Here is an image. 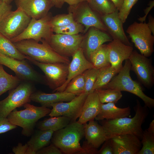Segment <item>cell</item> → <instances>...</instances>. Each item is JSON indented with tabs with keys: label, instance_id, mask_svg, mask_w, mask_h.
Masks as SVG:
<instances>
[{
	"label": "cell",
	"instance_id": "obj_1",
	"mask_svg": "<svg viewBox=\"0 0 154 154\" xmlns=\"http://www.w3.org/2000/svg\"><path fill=\"white\" fill-rule=\"evenodd\" d=\"M134 109L135 114L133 117L100 121L108 139L118 135L130 134L141 140L143 131L142 126L149 115V110L147 107L142 106L137 99Z\"/></svg>",
	"mask_w": 154,
	"mask_h": 154
},
{
	"label": "cell",
	"instance_id": "obj_2",
	"mask_svg": "<svg viewBox=\"0 0 154 154\" xmlns=\"http://www.w3.org/2000/svg\"><path fill=\"white\" fill-rule=\"evenodd\" d=\"M84 136V124L76 121L70 122L64 127L54 131L51 141L65 154H86L80 143Z\"/></svg>",
	"mask_w": 154,
	"mask_h": 154
},
{
	"label": "cell",
	"instance_id": "obj_3",
	"mask_svg": "<svg viewBox=\"0 0 154 154\" xmlns=\"http://www.w3.org/2000/svg\"><path fill=\"white\" fill-rule=\"evenodd\" d=\"M39 43L31 39L13 43L23 54L39 62L44 63H63L69 64L68 57L61 56L56 52L44 40Z\"/></svg>",
	"mask_w": 154,
	"mask_h": 154
},
{
	"label": "cell",
	"instance_id": "obj_4",
	"mask_svg": "<svg viewBox=\"0 0 154 154\" xmlns=\"http://www.w3.org/2000/svg\"><path fill=\"white\" fill-rule=\"evenodd\" d=\"M131 64L128 59L125 60L121 70L106 86L100 89H115L121 92L126 91L141 99L145 106L150 109L154 107V99L143 92V88L138 82L132 79L130 75Z\"/></svg>",
	"mask_w": 154,
	"mask_h": 154
},
{
	"label": "cell",
	"instance_id": "obj_5",
	"mask_svg": "<svg viewBox=\"0 0 154 154\" xmlns=\"http://www.w3.org/2000/svg\"><path fill=\"white\" fill-rule=\"evenodd\" d=\"M23 106L24 109L18 111L15 109L7 117L12 124L23 128V135L29 136L33 133L38 121L48 114L51 110L47 107L36 106L29 103Z\"/></svg>",
	"mask_w": 154,
	"mask_h": 154
},
{
	"label": "cell",
	"instance_id": "obj_6",
	"mask_svg": "<svg viewBox=\"0 0 154 154\" xmlns=\"http://www.w3.org/2000/svg\"><path fill=\"white\" fill-rule=\"evenodd\" d=\"M33 84L30 82L22 81L16 88L10 90L8 96L0 101V117H7L17 108L30 102V96L35 92Z\"/></svg>",
	"mask_w": 154,
	"mask_h": 154
},
{
	"label": "cell",
	"instance_id": "obj_7",
	"mask_svg": "<svg viewBox=\"0 0 154 154\" xmlns=\"http://www.w3.org/2000/svg\"><path fill=\"white\" fill-rule=\"evenodd\" d=\"M126 32L141 54L147 57L151 56L154 51V36L145 22H134Z\"/></svg>",
	"mask_w": 154,
	"mask_h": 154
},
{
	"label": "cell",
	"instance_id": "obj_8",
	"mask_svg": "<svg viewBox=\"0 0 154 154\" xmlns=\"http://www.w3.org/2000/svg\"><path fill=\"white\" fill-rule=\"evenodd\" d=\"M52 17L51 15L48 13L45 16L39 19H31L23 32L10 40L13 43L29 39L38 42L42 39L48 42L53 34L51 24Z\"/></svg>",
	"mask_w": 154,
	"mask_h": 154
},
{
	"label": "cell",
	"instance_id": "obj_9",
	"mask_svg": "<svg viewBox=\"0 0 154 154\" xmlns=\"http://www.w3.org/2000/svg\"><path fill=\"white\" fill-rule=\"evenodd\" d=\"M31 18L19 8L7 13L0 21V33L10 40L25 29Z\"/></svg>",
	"mask_w": 154,
	"mask_h": 154
},
{
	"label": "cell",
	"instance_id": "obj_10",
	"mask_svg": "<svg viewBox=\"0 0 154 154\" xmlns=\"http://www.w3.org/2000/svg\"><path fill=\"white\" fill-rule=\"evenodd\" d=\"M26 59L38 67L43 72L46 85L50 88L54 90L62 86L66 81L68 74L69 64L42 63L27 56Z\"/></svg>",
	"mask_w": 154,
	"mask_h": 154
},
{
	"label": "cell",
	"instance_id": "obj_11",
	"mask_svg": "<svg viewBox=\"0 0 154 154\" xmlns=\"http://www.w3.org/2000/svg\"><path fill=\"white\" fill-rule=\"evenodd\" d=\"M0 64L13 71L22 81L46 85L44 76L36 71L25 60L17 59L0 53Z\"/></svg>",
	"mask_w": 154,
	"mask_h": 154
},
{
	"label": "cell",
	"instance_id": "obj_12",
	"mask_svg": "<svg viewBox=\"0 0 154 154\" xmlns=\"http://www.w3.org/2000/svg\"><path fill=\"white\" fill-rule=\"evenodd\" d=\"M133 71L139 82L148 89L154 84V68L152 60L136 50H133L128 59Z\"/></svg>",
	"mask_w": 154,
	"mask_h": 154
},
{
	"label": "cell",
	"instance_id": "obj_13",
	"mask_svg": "<svg viewBox=\"0 0 154 154\" xmlns=\"http://www.w3.org/2000/svg\"><path fill=\"white\" fill-rule=\"evenodd\" d=\"M69 9L73 14L74 21L84 26V33H86L91 27L106 31L100 16L91 9L87 1L70 6Z\"/></svg>",
	"mask_w": 154,
	"mask_h": 154
},
{
	"label": "cell",
	"instance_id": "obj_14",
	"mask_svg": "<svg viewBox=\"0 0 154 154\" xmlns=\"http://www.w3.org/2000/svg\"><path fill=\"white\" fill-rule=\"evenodd\" d=\"M84 37L81 34H53L47 42L57 53L63 56H72L81 47Z\"/></svg>",
	"mask_w": 154,
	"mask_h": 154
},
{
	"label": "cell",
	"instance_id": "obj_15",
	"mask_svg": "<svg viewBox=\"0 0 154 154\" xmlns=\"http://www.w3.org/2000/svg\"><path fill=\"white\" fill-rule=\"evenodd\" d=\"M88 94L83 93L67 102H58L51 105L52 109L48 114L50 117L64 116L71 122L76 121L81 114L84 102Z\"/></svg>",
	"mask_w": 154,
	"mask_h": 154
},
{
	"label": "cell",
	"instance_id": "obj_16",
	"mask_svg": "<svg viewBox=\"0 0 154 154\" xmlns=\"http://www.w3.org/2000/svg\"><path fill=\"white\" fill-rule=\"evenodd\" d=\"M110 139L114 154H137L142 147L141 140L131 134L119 135Z\"/></svg>",
	"mask_w": 154,
	"mask_h": 154
},
{
	"label": "cell",
	"instance_id": "obj_17",
	"mask_svg": "<svg viewBox=\"0 0 154 154\" xmlns=\"http://www.w3.org/2000/svg\"><path fill=\"white\" fill-rule=\"evenodd\" d=\"M107 46L110 63L118 73L123 67V62L129 59L133 48L116 39H113Z\"/></svg>",
	"mask_w": 154,
	"mask_h": 154
},
{
	"label": "cell",
	"instance_id": "obj_18",
	"mask_svg": "<svg viewBox=\"0 0 154 154\" xmlns=\"http://www.w3.org/2000/svg\"><path fill=\"white\" fill-rule=\"evenodd\" d=\"M18 8L31 19H41L47 15L54 5L52 0H15Z\"/></svg>",
	"mask_w": 154,
	"mask_h": 154
},
{
	"label": "cell",
	"instance_id": "obj_19",
	"mask_svg": "<svg viewBox=\"0 0 154 154\" xmlns=\"http://www.w3.org/2000/svg\"><path fill=\"white\" fill-rule=\"evenodd\" d=\"M72 56V60L68 64V74L66 81L62 86L53 90V92L63 91L73 78L82 74L86 70L94 68L84 55L83 50L81 47L79 48Z\"/></svg>",
	"mask_w": 154,
	"mask_h": 154
},
{
	"label": "cell",
	"instance_id": "obj_20",
	"mask_svg": "<svg viewBox=\"0 0 154 154\" xmlns=\"http://www.w3.org/2000/svg\"><path fill=\"white\" fill-rule=\"evenodd\" d=\"M118 10L100 16L101 19L109 34L113 39L121 42L126 45L132 46L124 32L123 23L119 18Z\"/></svg>",
	"mask_w": 154,
	"mask_h": 154
},
{
	"label": "cell",
	"instance_id": "obj_21",
	"mask_svg": "<svg viewBox=\"0 0 154 154\" xmlns=\"http://www.w3.org/2000/svg\"><path fill=\"white\" fill-rule=\"evenodd\" d=\"M81 46L88 60L90 54L103 44L111 42L113 39L106 31L94 27L90 28L87 32Z\"/></svg>",
	"mask_w": 154,
	"mask_h": 154
},
{
	"label": "cell",
	"instance_id": "obj_22",
	"mask_svg": "<svg viewBox=\"0 0 154 154\" xmlns=\"http://www.w3.org/2000/svg\"><path fill=\"white\" fill-rule=\"evenodd\" d=\"M76 96L74 94L64 91L48 94L37 91L31 94L30 99L31 101L39 103L42 106L48 108L51 107V105L55 103L70 101Z\"/></svg>",
	"mask_w": 154,
	"mask_h": 154
},
{
	"label": "cell",
	"instance_id": "obj_23",
	"mask_svg": "<svg viewBox=\"0 0 154 154\" xmlns=\"http://www.w3.org/2000/svg\"><path fill=\"white\" fill-rule=\"evenodd\" d=\"M84 124V142L98 149L107 139V137L103 127L94 120Z\"/></svg>",
	"mask_w": 154,
	"mask_h": 154
},
{
	"label": "cell",
	"instance_id": "obj_24",
	"mask_svg": "<svg viewBox=\"0 0 154 154\" xmlns=\"http://www.w3.org/2000/svg\"><path fill=\"white\" fill-rule=\"evenodd\" d=\"M101 103L95 91L89 94L84 102L81 114L77 121L83 124L94 120L100 112Z\"/></svg>",
	"mask_w": 154,
	"mask_h": 154
},
{
	"label": "cell",
	"instance_id": "obj_25",
	"mask_svg": "<svg viewBox=\"0 0 154 154\" xmlns=\"http://www.w3.org/2000/svg\"><path fill=\"white\" fill-rule=\"evenodd\" d=\"M131 111L130 107L121 108L116 106L113 103H101L100 112L95 119L100 121L104 119L113 120L128 117L130 115Z\"/></svg>",
	"mask_w": 154,
	"mask_h": 154
},
{
	"label": "cell",
	"instance_id": "obj_26",
	"mask_svg": "<svg viewBox=\"0 0 154 154\" xmlns=\"http://www.w3.org/2000/svg\"><path fill=\"white\" fill-rule=\"evenodd\" d=\"M54 132L50 130H39L32 135L27 143L31 149L36 153L48 145Z\"/></svg>",
	"mask_w": 154,
	"mask_h": 154
},
{
	"label": "cell",
	"instance_id": "obj_27",
	"mask_svg": "<svg viewBox=\"0 0 154 154\" xmlns=\"http://www.w3.org/2000/svg\"><path fill=\"white\" fill-rule=\"evenodd\" d=\"M70 122V119L67 117H52L39 122L37 127L39 130L55 131L64 127Z\"/></svg>",
	"mask_w": 154,
	"mask_h": 154
},
{
	"label": "cell",
	"instance_id": "obj_28",
	"mask_svg": "<svg viewBox=\"0 0 154 154\" xmlns=\"http://www.w3.org/2000/svg\"><path fill=\"white\" fill-rule=\"evenodd\" d=\"M88 60L94 67L100 69L111 65L109 60L107 44H103L90 55Z\"/></svg>",
	"mask_w": 154,
	"mask_h": 154
},
{
	"label": "cell",
	"instance_id": "obj_29",
	"mask_svg": "<svg viewBox=\"0 0 154 154\" xmlns=\"http://www.w3.org/2000/svg\"><path fill=\"white\" fill-rule=\"evenodd\" d=\"M0 53L19 60H25L26 56L21 53L10 39L0 33Z\"/></svg>",
	"mask_w": 154,
	"mask_h": 154
},
{
	"label": "cell",
	"instance_id": "obj_30",
	"mask_svg": "<svg viewBox=\"0 0 154 154\" xmlns=\"http://www.w3.org/2000/svg\"><path fill=\"white\" fill-rule=\"evenodd\" d=\"M0 64V96L16 88L22 81L17 76L7 73Z\"/></svg>",
	"mask_w": 154,
	"mask_h": 154
},
{
	"label": "cell",
	"instance_id": "obj_31",
	"mask_svg": "<svg viewBox=\"0 0 154 154\" xmlns=\"http://www.w3.org/2000/svg\"><path fill=\"white\" fill-rule=\"evenodd\" d=\"M118 73L111 65L100 69L92 88V92L96 89L101 88L106 86Z\"/></svg>",
	"mask_w": 154,
	"mask_h": 154
},
{
	"label": "cell",
	"instance_id": "obj_32",
	"mask_svg": "<svg viewBox=\"0 0 154 154\" xmlns=\"http://www.w3.org/2000/svg\"><path fill=\"white\" fill-rule=\"evenodd\" d=\"M87 2L91 9L100 16L117 9L111 0H87Z\"/></svg>",
	"mask_w": 154,
	"mask_h": 154
},
{
	"label": "cell",
	"instance_id": "obj_33",
	"mask_svg": "<svg viewBox=\"0 0 154 154\" xmlns=\"http://www.w3.org/2000/svg\"><path fill=\"white\" fill-rule=\"evenodd\" d=\"M97 94L101 103H113L116 104L121 98V92L115 89H97L94 90Z\"/></svg>",
	"mask_w": 154,
	"mask_h": 154
},
{
	"label": "cell",
	"instance_id": "obj_34",
	"mask_svg": "<svg viewBox=\"0 0 154 154\" xmlns=\"http://www.w3.org/2000/svg\"><path fill=\"white\" fill-rule=\"evenodd\" d=\"M84 80L82 73L73 78L63 91L74 94L76 96L84 93Z\"/></svg>",
	"mask_w": 154,
	"mask_h": 154
},
{
	"label": "cell",
	"instance_id": "obj_35",
	"mask_svg": "<svg viewBox=\"0 0 154 154\" xmlns=\"http://www.w3.org/2000/svg\"><path fill=\"white\" fill-rule=\"evenodd\" d=\"M141 141L142 147L137 154H154V133L147 129L143 131Z\"/></svg>",
	"mask_w": 154,
	"mask_h": 154
},
{
	"label": "cell",
	"instance_id": "obj_36",
	"mask_svg": "<svg viewBox=\"0 0 154 154\" xmlns=\"http://www.w3.org/2000/svg\"><path fill=\"white\" fill-rule=\"evenodd\" d=\"M99 70L100 69L93 68L86 70L82 73L85 82L84 93L88 94L93 92L92 88Z\"/></svg>",
	"mask_w": 154,
	"mask_h": 154
},
{
	"label": "cell",
	"instance_id": "obj_37",
	"mask_svg": "<svg viewBox=\"0 0 154 154\" xmlns=\"http://www.w3.org/2000/svg\"><path fill=\"white\" fill-rule=\"evenodd\" d=\"M84 27L81 24L74 21L64 26L52 27V31L55 34L75 35L84 31Z\"/></svg>",
	"mask_w": 154,
	"mask_h": 154
},
{
	"label": "cell",
	"instance_id": "obj_38",
	"mask_svg": "<svg viewBox=\"0 0 154 154\" xmlns=\"http://www.w3.org/2000/svg\"><path fill=\"white\" fill-rule=\"evenodd\" d=\"M72 13L69 12L68 14L56 15L52 17L51 24L52 27H60L66 26L74 21Z\"/></svg>",
	"mask_w": 154,
	"mask_h": 154
},
{
	"label": "cell",
	"instance_id": "obj_39",
	"mask_svg": "<svg viewBox=\"0 0 154 154\" xmlns=\"http://www.w3.org/2000/svg\"><path fill=\"white\" fill-rule=\"evenodd\" d=\"M138 0H123L118 12V16L123 23L125 22L131 9Z\"/></svg>",
	"mask_w": 154,
	"mask_h": 154
},
{
	"label": "cell",
	"instance_id": "obj_40",
	"mask_svg": "<svg viewBox=\"0 0 154 154\" xmlns=\"http://www.w3.org/2000/svg\"><path fill=\"white\" fill-rule=\"evenodd\" d=\"M12 151L15 154H36V152L31 149L27 143L23 145L19 143L17 146L13 148Z\"/></svg>",
	"mask_w": 154,
	"mask_h": 154
},
{
	"label": "cell",
	"instance_id": "obj_41",
	"mask_svg": "<svg viewBox=\"0 0 154 154\" xmlns=\"http://www.w3.org/2000/svg\"><path fill=\"white\" fill-rule=\"evenodd\" d=\"M17 127L12 124L7 117H0V134L6 132Z\"/></svg>",
	"mask_w": 154,
	"mask_h": 154
},
{
	"label": "cell",
	"instance_id": "obj_42",
	"mask_svg": "<svg viewBox=\"0 0 154 154\" xmlns=\"http://www.w3.org/2000/svg\"><path fill=\"white\" fill-rule=\"evenodd\" d=\"M62 153L59 149L52 143L38 151L36 154H62Z\"/></svg>",
	"mask_w": 154,
	"mask_h": 154
},
{
	"label": "cell",
	"instance_id": "obj_43",
	"mask_svg": "<svg viewBox=\"0 0 154 154\" xmlns=\"http://www.w3.org/2000/svg\"><path fill=\"white\" fill-rule=\"evenodd\" d=\"M101 149L98 151V154H114L113 150L110 139L106 140Z\"/></svg>",
	"mask_w": 154,
	"mask_h": 154
},
{
	"label": "cell",
	"instance_id": "obj_44",
	"mask_svg": "<svg viewBox=\"0 0 154 154\" xmlns=\"http://www.w3.org/2000/svg\"><path fill=\"white\" fill-rule=\"evenodd\" d=\"M12 6L4 2L0 3V21L11 10Z\"/></svg>",
	"mask_w": 154,
	"mask_h": 154
},
{
	"label": "cell",
	"instance_id": "obj_45",
	"mask_svg": "<svg viewBox=\"0 0 154 154\" xmlns=\"http://www.w3.org/2000/svg\"><path fill=\"white\" fill-rule=\"evenodd\" d=\"M148 5L149 6L147 7L144 10V12L145 14V15L143 17H140L138 18V20L140 21L141 22H145L146 19L148 14L154 6V0L150 1L148 4Z\"/></svg>",
	"mask_w": 154,
	"mask_h": 154
},
{
	"label": "cell",
	"instance_id": "obj_46",
	"mask_svg": "<svg viewBox=\"0 0 154 154\" xmlns=\"http://www.w3.org/2000/svg\"><path fill=\"white\" fill-rule=\"evenodd\" d=\"M148 18V22L147 23V25L154 35V18L151 15H149Z\"/></svg>",
	"mask_w": 154,
	"mask_h": 154
},
{
	"label": "cell",
	"instance_id": "obj_47",
	"mask_svg": "<svg viewBox=\"0 0 154 154\" xmlns=\"http://www.w3.org/2000/svg\"><path fill=\"white\" fill-rule=\"evenodd\" d=\"M64 2L68 4L70 6L77 5L82 2L87 1V0H64Z\"/></svg>",
	"mask_w": 154,
	"mask_h": 154
},
{
	"label": "cell",
	"instance_id": "obj_48",
	"mask_svg": "<svg viewBox=\"0 0 154 154\" xmlns=\"http://www.w3.org/2000/svg\"><path fill=\"white\" fill-rule=\"evenodd\" d=\"M54 5L58 8H61L64 2V0H52Z\"/></svg>",
	"mask_w": 154,
	"mask_h": 154
},
{
	"label": "cell",
	"instance_id": "obj_49",
	"mask_svg": "<svg viewBox=\"0 0 154 154\" xmlns=\"http://www.w3.org/2000/svg\"><path fill=\"white\" fill-rule=\"evenodd\" d=\"M114 4L118 11L120 9L123 0H111Z\"/></svg>",
	"mask_w": 154,
	"mask_h": 154
},
{
	"label": "cell",
	"instance_id": "obj_50",
	"mask_svg": "<svg viewBox=\"0 0 154 154\" xmlns=\"http://www.w3.org/2000/svg\"><path fill=\"white\" fill-rule=\"evenodd\" d=\"M149 131L154 133V120H153L150 123L149 127L147 129Z\"/></svg>",
	"mask_w": 154,
	"mask_h": 154
},
{
	"label": "cell",
	"instance_id": "obj_51",
	"mask_svg": "<svg viewBox=\"0 0 154 154\" xmlns=\"http://www.w3.org/2000/svg\"><path fill=\"white\" fill-rule=\"evenodd\" d=\"M3 1L6 4L10 5L13 0H3Z\"/></svg>",
	"mask_w": 154,
	"mask_h": 154
},
{
	"label": "cell",
	"instance_id": "obj_52",
	"mask_svg": "<svg viewBox=\"0 0 154 154\" xmlns=\"http://www.w3.org/2000/svg\"><path fill=\"white\" fill-rule=\"evenodd\" d=\"M3 0H0V3L3 2Z\"/></svg>",
	"mask_w": 154,
	"mask_h": 154
}]
</instances>
